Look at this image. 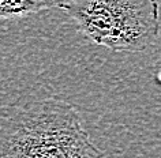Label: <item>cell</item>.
I'll return each instance as SVG.
<instances>
[{
    "mask_svg": "<svg viewBox=\"0 0 161 158\" xmlns=\"http://www.w3.org/2000/svg\"><path fill=\"white\" fill-rule=\"evenodd\" d=\"M0 158H105L74 105L44 98L0 111Z\"/></svg>",
    "mask_w": 161,
    "mask_h": 158,
    "instance_id": "1",
    "label": "cell"
},
{
    "mask_svg": "<svg viewBox=\"0 0 161 158\" xmlns=\"http://www.w3.org/2000/svg\"><path fill=\"white\" fill-rule=\"evenodd\" d=\"M56 6L58 0H0V21L25 18Z\"/></svg>",
    "mask_w": 161,
    "mask_h": 158,
    "instance_id": "3",
    "label": "cell"
},
{
    "mask_svg": "<svg viewBox=\"0 0 161 158\" xmlns=\"http://www.w3.org/2000/svg\"><path fill=\"white\" fill-rule=\"evenodd\" d=\"M56 7L86 38L115 52H143L160 37L158 0H66Z\"/></svg>",
    "mask_w": 161,
    "mask_h": 158,
    "instance_id": "2",
    "label": "cell"
}]
</instances>
